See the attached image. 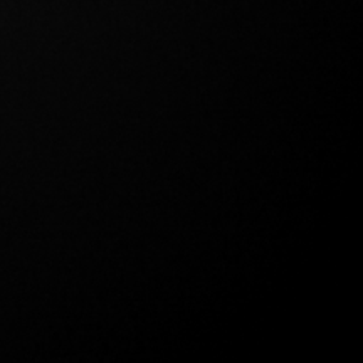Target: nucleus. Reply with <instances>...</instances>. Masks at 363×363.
<instances>
[]
</instances>
